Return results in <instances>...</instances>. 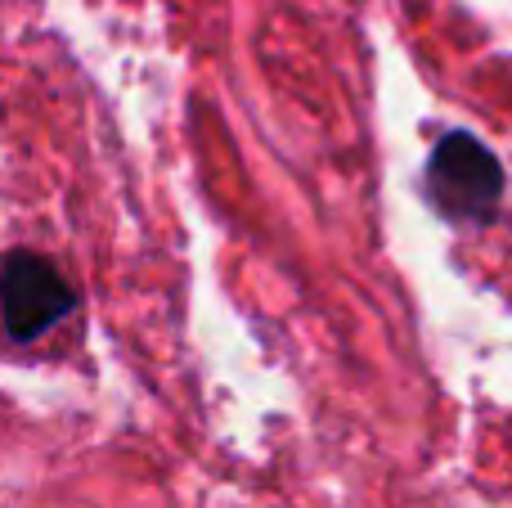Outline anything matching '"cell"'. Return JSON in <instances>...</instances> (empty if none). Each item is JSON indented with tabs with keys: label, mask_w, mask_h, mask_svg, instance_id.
Wrapping results in <instances>:
<instances>
[{
	"label": "cell",
	"mask_w": 512,
	"mask_h": 508,
	"mask_svg": "<svg viewBox=\"0 0 512 508\" xmlns=\"http://www.w3.org/2000/svg\"><path fill=\"white\" fill-rule=\"evenodd\" d=\"M427 194L450 221H490L504 198V167L468 131H450L427 162Z\"/></svg>",
	"instance_id": "1"
},
{
	"label": "cell",
	"mask_w": 512,
	"mask_h": 508,
	"mask_svg": "<svg viewBox=\"0 0 512 508\" xmlns=\"http://www.w3.org/2000/svg\"><path fill=\"white\" fill-rule=\"evenodd\" d=\"M72 311V288L45 257L14 252L0 261V329L14 342H36Z\"/></svg>",
	"instance_id": "2"
}]
</instances>
